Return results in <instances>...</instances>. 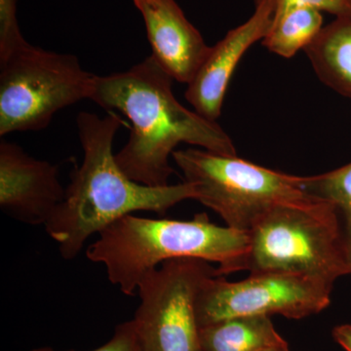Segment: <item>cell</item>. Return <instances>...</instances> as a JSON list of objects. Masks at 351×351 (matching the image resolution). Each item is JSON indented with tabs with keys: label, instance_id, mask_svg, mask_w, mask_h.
<instances>
[{
	"label": "cell",
	"instance_id": "obj_5",
	"mask_svg": "<svg viewBox=\"0 0 351 351\" xmlns=\"http://www.w3.org/2000/svg\"><path fill=\"white\" fill-rule=\"evenodd\" d=\"M173 160L193 184L195 199L219 215L226 226L249 232L279 205L313 197L302 177L269 169L237 156L205 149L175 151Z\"/></svg>",
	"mask_w": 351,
	"mask_h": 351
},
{
	"label": "cell",
	"instance_id": "obj_8",
	"mask_svg": "<svg viewBox=\"0 0 351 351\" xmlns=\"http://www.w3.org/2000/svg\"><path fill=\"white\" fill-rule=\"evenodd\" d=\"M334 285L306 276L254 272L243 280L208 278L196 302L199 327L242 316L282 315L302 319L331 304Z\"/></svg>",
	"mask_w": 351,
	"mask_h": 351
},
{
	"label": "cell",
	"instance_id": "obj_17",
	"mask_svg": "<svg viewBox=\"0 0 351 351\" xmlns=\"http://www.w3.org/2000/svg\"><path fill=\"white\" fill-rule=\"evenodd\" d=\"M31 351H59L49 346L34 348ZM75 351V350H66ZM92 351H144L133 320L127 321L119 325L115 329L112 338L101 348Z\"/></svg>",
	"mask_w": 351,
	"mask_h": 351
},
{
	"label": "cell",
	"instance_id": "obj_12",
	"mask_svg": "<svg viewBox=\"0 0 351 351\" xmlns=\"http://www.w3.org/2000/svg\"><path fill=\"white\" fill-rule=\"evenodd\" d=\"M304 51L321 82L351 99V18H336L323 27Z\"/></svg>",
	"mask_w": 351,
	"mask_h": 351
},
{
	"label": "cell",
	"instance_id": "obj_2",
	"mask_svg": "<svg viewBox=\"0 0 351 351\" xmlns=\"http://www.w3.org/2000/svg\"><path fill=\"white\" fill-rule=\"evenodd\" d=\"M83 160L71 174L63 201L45 225L62 257L73 260L88 239L138 211L164 215L182 201L195 199L193 184L182 182L149 186L133 181L121 170L112 152L113 141L126 122L119 113L100 117L78 113L76 119Z\"/></svg>",
	"mask_w": 351,
	"mask_h": 351
},
{
	"label": "cell",
	"instance_id": "obj_16",
	"mask_svg": "<svg viewBox=\"0 0 351 351\" xmlns=\"http://www.w3.org/2000/svg\"><path fill=\"white\" fill-rule=\"evenodd\" d=\"M19 0H0V62L27 43L17 18Z\"/></svg>",
	"mask_w": 351,
	"mask_h": 351
},
{
	"label": "cell",
	"instance_id": "obj_4",
	"mask_svg": "<svg viewBox=\"0 0 351 351\" xmlns=\"http://www.w3.org/2000/svg\"><path fill=\"white\" fill-rule=\"evenodd\" d=\"M250 245L237 271L281 272L334 285L351 276L343 223L336 208L311 197L279 205L249 232Z\"/></svg>",
	"mask_w": 351,
	"mask_h": 351
},
{
	"label": "cell",
	"instance_id": "obj_7",
	"mask_svg": "<svg viewBox=\"0 0 351 351\" xmlns=\"http://www.w3.org/2000/svg\"><path fill=\"white\" fill-rule=\"evenodd\" d=\"M213 276L217 267L193 258L168 261L145 274L133 319L144 351H203L196 302Z\"/></svg>",
	"mask_w": 351,
	"mask_h": 351
},
{
	"label": "cell",
	"instance_id": "obj_1",
	"mask_svg": "<svg viewBox=\"0 0 351 351\" xmlns=\"http://www.w3.org/2000/svg\"><path fill=\"white\" fill-rule=\"evenodd\" d=\"M172 82L151 55L125 71L95 75L92 83L89 100L130 120L128 142L115 160L130 179L145 186L169 184L175 172L169 158L180 144L237 156L232 138L217 122L176 99Z\"/></svg>",
	"mask_w": 351,
	"mask_h": 351
},
{
	"label": "cell",
	"instance_id": "obj_14",
	"mask_svg": "<svg viewBox=\"0 0 351 351\" xmlns=\"http://www.w3.org/2000/svg\"><path fill=\"white\" fill-rule=\"evenodd\" d=\"M322 29V12L317 9L307 6L278 7L262 43L269 52L288 59L300 50H304Z\"/></svg>",
	"mask_w": 351,
	"mask_h": 351
},
{
	"label": "cell",
	"instance_id": "obj_13",
	"mask_svg": "<svg viewBox=\"0 0 351 351\" xmlns=\"http://www.w3.org/2000/svg\"><path fill=\"white\" fill-rule=\"evenodd\" d=\"M203 351H274L288 348L269 316H242L200 328Z\"/></svg>",
	"mask_w": 351,
	"mask_h": 351
},
{
	"label": "cell",
	"instance_id": "obj_18",
	"mask_svg": "<svg viewBox=\"0 0 351 351\" xmlns=\"http://www.w3.org/2000/svg\"><path fill=\"white\" fill-rule=\"evenodd\" d=\"M265 0H254L255 5ZM276 8L285 6H307L327 12L336 18H351V0H274Z\"/></svg>",
	"mask_w": 351,
	"mask_h": 351
},
{
	"label": "cell",
	"instance_id": "obj_15",
	"mask_svg": "<svg viewBox=\"0 0 351 351\" xmlns=\"http://www.w3.org/2000/svg\"><path fill=\"white\" fill-rule=\"evenodd\" d=\"M307 195L336 208L343 223L351 269V162L323 174L302 177Z\"/></svg>",
	"mask_w": 351,
	"mask_h": 351
},
{
	"label": "cell",
	"instance_id": "obj_9",
	"mask_svg": "<svg viewBox=\"0 0 351 351\" xmlns=\"http://www.w3.org/2000/svg\"><path fill=\"white\" fill-rule=\"evenodd\" d=\"M66 189L57 166L39 160L14 143H0V206L9 216L32 226H45Z\"/></svg>",
	"mask_w": 351,
	"mask_h": 351
},
{
	"label": "cell",
	"instance_id": "obj_6",
	"mask_svg": "<svg viewBox=\"0 0 351 351\" xmlns=\"http://www.w3.org/2000/svg\"><path fill=\"white\" fill-rule=\"evenodd\" d=\"M94 76L75 55L27 43L0 62V136L46 128L59 110L89 99Z\"/></svg>",
	"mask_w": 351,
	"mask_h": 351
},
{
	"label": "cell",
	"instance_id": "obj_11",
	"mask_svg": "<svg viewBox=\"0 0 351 351\" xmlns=\"http://www.w3.org/2000/svg\"><path fill=\"white\" fill-rule=\"evenodd\" d=\"M147 31L152 56L173 80L188 85L209 54L200 32L176 0H133Z\"/></svg>",
	"mask_w": 351,
	"mask_h": 351
},
{
	"label": "cell",
	"instance_id": "obj_10",
	"mask_svg": "<svg viewBox=\"0 0 351 351\" xmlns=\"http://www.w3.org/2000/svg\"><path fill=\"white\" fill-rule=\"evenodd\" d=\"M276 12V2L265 0L243 24L228 31L211 46L209 54L188 84L186 101L201 117L217 122L221 117L226 90L245 53L267 36Z\"/></svg>",
	"mask_w": 351,
	"mask_h": 351
},
{
	"label": "cell",
	"instance_id": "obj_3",
	"mask_svg": "<svg viewBox=\"0 0 351 351\" xmlns=\"http://www.w3.org/2000/svg\"><path fill=\"white\" fill-rule=\"evenodd\" d=\"M249 245V232L215 225L205 213L189 221L132 214L99 233L86 257L103 265L110 282L132 297L147 271L175 258L217 263L218 276L234 274Z\"/></svg>",
	"mask_w": 351,
	"mask_h": 351
},
{
	"label": "cell",
	"instance_id": "obj_20",
	"mask_svg": "<svg viewBox=\"0 0 351 351\" xmlns=\"http://www.w3.org/2000/svg\"><path fill=\"white\" fill-rule=\"evenodd\" d=\"M274 351H290V350H289V346H288V348H281V350H274Z\"/></svg>",
	"mask_w": 351,
	"mask_h": 351
},
{
	"label": "cell",
	"instance_id": "obj_19",
	"mask_svg": "<svg viewBox=\"0 0 351 351\" xmlns=\"http://www.w3.org/2000/svg\"><path fill=\"white\" fill-rule=\"evenodd\" d=\"M332 338L346 351H351V325L343 324L334 328Z\"/></svg>",
	"mask_w": 351,
	"mask_h": 351
}]
</instances>
